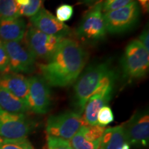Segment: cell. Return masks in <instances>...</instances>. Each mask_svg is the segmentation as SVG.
Masks as SVG:
<instances>
[{
	"label": "cell",
	"mask_w": 149,
	"mask_h": 149,
	"mask_svg": "<svg viewBox=\"0 0 149 149\" xmlns=\"http://www.w3.org/2000/svg\"><path fill=\"white\" fill-rule=\"evenodd\" d=\"M88 61V53L77 40L63 39L53 55L39 64L41 77L50 86L66 87L77 81Z\"/></svg>",
	"instance_id": "obj_1"
},
{
	"label": "cell",
	"mask_w": 149,
	"mask_h": 149,
	"mask_svg": "<svg viewBox=\"0 0 149 149\" xmlns=\"http://www.w3.org/2000/svg\"><path fill=\"white\" fill-rule=\"evenodd\" d=\"M112 70L109 61L99 63L89 66L78 78L74 87V101L78 113L82 114L89 98Z\"/></svg>",
	"instance_id": "obj_2"
},
{
	"label": "cell",
	"mask_w": 149,
	"mask_h": 149,
	"mask_svg": "<svg viewBox=\"0 0 149 149\" xmlns=\"http://www.w3.org/2000/svg\"><path fill=\"white\" fill-rule=\"evenodd\" d=\"M122 77L130 81L141 79L146 75L149 68V51L137 40L126 46L122 57Z\"/></svg>",
	"instance_id": "obj_3"
},
{
	"label": "cell",
	"mask_w": 149,
	"mask_h": 149,
	"mask_svg": "<svg viewBox=\"0 0 149 149\" xmlns=\"http://www.w3.org/2000/svg\"><path fill=\"white\" fill-rule=\"evenodd\" d=\"M107 33L101 0L92 6V8L84 15L76 29L75 35L81 42L93 44L103 40Z\"/></svg>",
	"instance_id": "obj_4"
},
{
	"label": "cell",
	"mask_w": 149,
	"mask_h": 149,
	"mask_svg": "<svg viewBox=\"0 0 149 149\" xmlns=\"http://www.w3.org/2000/svg\"><path fill=\"white\" fill-rule=\"evenodd\" d=\"M140 17V7L137 1L123 8L104 13L107 33L122 34L130 31L137 24Z\"/></svg>",
	"instance_id": "obj_5"
},
{
	"label": "cell",
	"mask_w": 149,
	"mask_h": 149,
	"mask_svg": "<svg viewBox=\"0 0 149 149\" xmlns=\"http://www.w3.org/2000/svg\"><path fill=\"white\" fill-rule=\"evenodd\" d=\"M88 126L82 115L77 112H66L52 115L47 120V135L69 140L82 126Z\"/></svg>",
	"instance_id": "obj_6"
},
{
	"label": "cell",
	"mask_w": 149,
	"mask_h": 149,
	"mask_svg": "<svg viewBox=\"0 0 149 149\" xmlns=\"http://www.w3.org/2000/svg\"><path fill=\"white\" fill-rule=\"evenodd\" d=\"M63 37L53 36L31 26L25 33V44L35 59L47 61L55 53Z\"/></svg>",
	"instance_id": "obj_7"
},
{
	"label": "cell",
	"mask_w": 149,
	"mask_h": 149,
	"mask_svg": "<svg viewBox=\"0 0 149 149\" xmlns=\"http://www.w3.org/2000/svg\"><path fill=\"white\" fill-rule=\"evenodd\" d=\"M29 94L26 105L29 110L36 114H46L51 106V91L45 80L38 75L29 78Z\"/></svg>",
	"instance_id": "obj_8"
},
{
	"label": "cell",
	"mask_w": 149,
	"mask_h": 149,
	"mask_svg": "<svg viewBox=\"0 0 149 149\" xmlns=\"http://www.w3.org/2000/svg\"><path fill=\"white\" fill-rule=\"evenodd\" d=\"M126 143L145 148L149 142V115L146 110L136 112L124 125Z\"/></svg>",
	"instance_id": "obj_9"
},
{
	"label": "cell",
	"mask_w": 149,
	"mask_h": 149,
	"mask_svg": "<svg viewBox=\"0 0 149 149\" xmlns=\"http://www.w3.org/2000/svg\"><path fill=\"white\" fill-rule=\"evenodd\" d=\"M9 59L10 72L29 74L34 71L36 59L26 44L20 42H3Z\"/></svg>",
	"instance_id": "obj_10"
},
{
	"label": "cell",
	"mask_w": 149,
	"mask_h": 149,
	"mask_svg": "<svg viewBox=\"0 0 149 149\" xmlns=\"http://www.w3.org/2000/svg\"><path fill=\"white\" fill-rule=\"evenodd\" d=\"M33 128L24 113H9L0 109V137L6 139L26 138Z\"/></svg>",
	"instance_id": "obj_11"
},
{
	"label": "cell",
	"mask_w": 149,
	"mask_h": 149,
	"mask_svg": "<svg viewBox=\"0 0 149 149\" xmlns=\"http://www.w3.org/2000/svg\"><path fill=\"white\" fill-rule=\"evenodd\" d=\"M32 26L45 34L66 38L71 35L72 31L66 24L59 22L55 16L42 7L31 17Z\"/></svg>",
	"instance_id": "obj_12"
},
{
	"label": "cell",
	"mask_w": 149,
	"mask_h": 149,
	"mask_svg": "<svg viewBox=\"0 0 149 149\" xmlns=\"http://www.w3.org/2000/svg\"><path fill=\"white\" fill-rule=\"evenodd\" d=\"M0 86L24 102L26 101L29 94V78L23 74L15 72L0 74Z\"/></svg>",
	"instance_id": "obj_13"
},
{
	"label": "cell",
	"mask_w": 149,
	"mask_h": 149,
	"mask_svg": "<svg viewBox=\"0 0 149 149\" xmlns=\"http://www.w3.org/2000/svg\"><path fill=\"white\" fill-rule=\"evenodd\" d=\"M26 24L23 19L0 18V40L2 42H20L24 38Z\"/></svg>",
	"instance_id": "obj_14"
},
{
	"label": "cell",
	"mask_w": 149,
	"mask_h": 149,
	"mask_svg": "<svg viewBox=\"0 0 149 149\" xmlns=\"http://www.w3.org/2000/svg\"><path fill=\"white\" fill-rule=\"evenodd\" d=\"M113 93H96L89 98L86 104L84 114L83 115L87 125L97 124V115L100 110L104 106H107L111 100Z\"/></svg>",
	"instance_id": "obj_15"
},
{
	"label": "cell",
	"mask_w": 149,
	"mask_h": 149,
	"mask_svg": "<svg viewBox=\"0 0 149 149\" xmlns=\"http://www.w3.org/2000/svg\"><path fill=\"white\" fill-rule=\"evenodd\" d=\"M126 143L123 126L106 128L101 138L100 149H120Z\"/></svg>",
	"instance_id": "obj_16"
},
{
	"label": "cell",
	"mask_w": 149,
	"mask_h": 149,
	"mask_svg": "<svg viewBox=\"0 0 149 149\" xmlns=\"http://www.w3.org/2000/svg\"><path fill=\"white\" fill-rule=\"evenodd\" d=\"M0 109L13 113H25L29 111L23 100L0 86Z\"/></svg>",
	"instance_id": "obj_17"
},
{
	"label": "cell",
	"mask_w": 149,
	"mask_h": 149,
	"mask_svg": "<svg viewBox=\"0 0 149 149\" xmlns=\"http://www.w3.org/2000/svg\"><path fill=\"white\" fill-rule=\"evenodd\" d=\"M68 141L72 149H100L101 144V139L95 141H91L86 139L81 128L71 139Z\"/></svg>",
	"instance_id": "obj_18"
},
{
	"label": "cell",
	"mask_w": 149,
	"mask_h": 149,
	"mask_svg": "<svg viewBox=\"0 0 149 149\" xmlns=\"http://www.w3.org/2000/svg\"><path fill=\"white\" fill-rule=\"evenodd\" d=\"M20 17L18 6L15 0H0V18L16 19Z\"/></svg>",
	"instance_id": "obj_19"
},
{
	"label": "cell",
	"mask_w": 149,
	"mask_h": 149,
	"mask_svg": "<svg viewBox=\"0 0 149 149\" xmlns=\"http://www.w3.org/2000/svg\"><path fill=\"white\" fill-rule=\"evenodd\" d=\"M0 149H34L26 138L11 139L0 137Z\"/></svg>",
	"instance_id": "obj_20"
},
{
	"label": "cell",
	"mask_w": 149,
	"mask_h": 149,
	"mask_svg": "<svg viewBox=\"0 0 149 149\" xmlns=\"http://www.w3.org/2000/svg\"><path fill=\"white\" fill-rule=\"evenodd\" d=\"M42 0H30V2L25 6H19L20 16L32 17L42 8Z\"/></svg>",
	"instance_id": "obj_21"
},
{
	"label": "cell",
	"mask_w": 149,
	"mask_h": 149,
	"mask_svg": "<svg viewBox=\"0 0 149 149\" xmlns=\"http://www.w3.org/2000/svg\"><path fill=\"white\" fill-rule=\"evenodd\" d=\"M114 121V115L111 108L104 106L99 111L97 115V124L102 126L109 125Z\"/></svg>",
	"instance_id": "obj_22"
},
{
	"label": "cell",
	"mask_w": 149,
	"mask_h": 149,
	"mask_svg": "<svg viewBox=\"0 0 149 149\" xmlns=\"http://www.w3.org/2000/svg\"><path fill=\"white\" fill-rule=\"evenodd\" d=\"M74 9L71 5L64 3L59 6L56 10V18L59 22L64 23L70 20L73 15Z\"/></svg>",
	"instance_id": "obj_23"
},
{
	"label": "cell",
	"mask_w": 149,
	"mask_h": 149,
	"mask_svg": "<svg viewBox=\"0 0 149 149\" xmlns=\"http://www.w3.org/2000/svg\"><path fill=\"white\" fill-rule=\"evenodd\" d=\"M133 0H102V10L104 13L123 8Z\"/></svg>",
	"instance_id": "obj_24"
},
{
	"label": "cell",
	"mask_w": 149,
	"mask_h": 149,
	"mask_svg": "<svg viewBox=\"0 0 149 149\" xmlns=\"http://www.w3.org/2000/svg\"><path fill=\"white\" fill-rule=\"evenodd\" d=\"M48 149H72L68 140L47 135Z\"/></svg>",
	"instance_id": "obj_25"
},
{
	"label": "cell",
	"mask_w": 149,
	"mask_h": 149,
	"mask_svg": "<svg viewBox=\"0 0 149 149\" xmlns=\"http://www.w3.org/2000/svg\"><path fill=\"white\" fill-rule=\"evenodd\" d=\"M10 72L9 59L3 42L0 43V74Z\"/></svg>",
	"instance_id": "obj_26"
},
{
	"label": "cell",
	"mask_w": 149,
	"mask_h": 149,
	"mask_svg": "<svg viewBox=\"0 0 149 149\" xmlns=\"http://www.w3.org/2000/svg\"><path fill=\"white\" fill-rule=\"evenodd\" d=\"M137 40L144 46L147 51H149V34L148 29H145L143 31L142 33L139 35V40Z\"/></svg>",
	"instance_id": "obj_27"
},
{
	"label": "cell",
	"mask_w": 149,
	"mask_h": 149,
	"mask_svg": "<svg viewBox=\"0 0 149 149\" xmlns=\"http://www.w3.org/2000/svg\"><path fill=\"white\" fill-rule=\"evenodd\" d=\"M79 1L81 3H84L87 6H93L101 0H79Z\"/></svg>",
	"instance_id": "obj_28"
},
{
	"label": "cell",
	"mask_w": 149,
	"mask_h": 149,
	"mask_svg": "<svg viewBox=\"0 0 149 149\" xmlns=\"http://www.w3.org/2000/svg\"><path fill=\"white\" fill-rule=\"evenodd\" d=\"M17 5L19 6H27L30 2V0H15Z\"/></svg>",
	"instance_id": "obj_29"
},
{
	"label": "cell",
	"mask_w": 149,
	"mask_h": 149,
	"mask_svg": "<svg viewBox=\"0 0 149 149\" xmlns=\"http://www.w3.org/2000/svg\"><path fill=\"white\" fill-rule=\"evenodd\" d=\"M139 3H141L142 8L144 9V10H148V1L149 0H138Z\"/></svg>",
	"instance_id": "obj_30"
},
{
	"label": "cell",
	"mask_w": 149,
	"mask_h": 149,
	"mask_svg": "<svg viewBox=\"0 0 149 149\" xmlns=\"http://www.w3.org/2000/svg\"><path fill=\"white\" fill-rule=\"evenodd\" d=\"M120 149H130V145L128 143H124Z\"/></svg>",
	"instance_id": "obj_31"
},
{
	"label": "cell",
	"mask_w": 149,
	"mask_h": 149,
	"mask_svg": "<svg viewBox=\"0 0 149 149\" xmlns=\"http://www.w3.org/2000/svg\"><path fill=\"white\" fill-rule=\"evenodd\" d=\"M1 42H1V40H0V43H1Z\"/></svg>",
	"instance_id": "obj_32"
},
{
	"label": "cell",
	"mask_w": 149,
	"mask_h": 149,
	"mask_svg": "<svg viewBox=\"0 0 149 149\" xmlns=\"http://www.w3.org/2000/svg\"><path fill=\"white\" fill-rule=\"evenodd\" d=\"M42 1H44V0H42Z\"/></svg>",
	"instance_id": "obj_33"
}]
</instances>
